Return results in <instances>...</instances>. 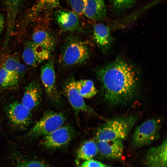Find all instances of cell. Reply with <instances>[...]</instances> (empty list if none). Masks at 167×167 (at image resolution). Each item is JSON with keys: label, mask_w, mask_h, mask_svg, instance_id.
Wrapping results in <instances>:
<instances>
[{"label": "cell", "mask_w": 167, "mask_h": 167, "mask_svg": "<svg viewBox=\"0 0 167 167\" xmlns=\"http://www.w3.org/2000/svg\"><path fill=\"white\" fill-rule=\"evenodd\" d=\"M51 52L43 46L32 41L25 45L22 54V58L28 65L36 67L49 59Z\"/></svg>", "instance_id": "9c48e42d"}, {"label": "cell", "mask_w": 167, "mask_h": 167, "mask_svg": "<svg viewBox=\"0 0 167 167\" xmlns=\"http://www.w3.org/2000/svg\"><path fill=\"white\" fill-rule=\"evenodd\" d=\"M113 10L118 12L127 10L134 5L135 0H109Z\"/></svg>", "instance_id": "44dd1931"}, {"label": "cell", "mask_w": 167, "mask_h": 167, "mask_svg": "<svg viewBox=\"0 0 167 167\" xmlns=\"http://www.w3.org/2000/svg\"><path fill=\"white\" fill-rule=\"evenodd\" d=\"M19 77L16 73L9 72L2 67L0 69V86L9 88L17 85Z\"/></svg>", "instance_id": "ffe728a7"}, {"label": "cell", "mask_w": 167, "mask_h": 167, "mask_svg": "<svg viewBox=\"0 0 167 167\" xmlns=\"http://www.w3.org/2000/svg\"><path fill=\"white\" fill-rule=\"evenodd\" d=\"M105 165L102 162L92 159L86 160L80 167H103Z\"/></svg>", "instance_id": "d4e9b609"}, {"label": "cell", "mask_w": 167, "mask_h": 167, "mask_svg": "<svg viewBox=\"0 0 167 167\" xmlns=\"http://www.w3.org/2000/svg\"><path fill=\"white\" fill-rule=\"evenodd\" d=\"M75 81L73 79H69L64 88V93L70 104L76 114L80 112L95 114L93 110L85 103L84 98L77 90Z\"/></svg>", "instance_id": "30bf717a"}, {"label": "cell", "mask_w": 167, "mask_h": 167, "mask_svg": "<svg viewBox=\"0 0 167 167\" xmlns=\"http://www.w3.org/2000/svg\"><path fill=\"white\" fill-rule=\"evenodd\" d=\"M18 62L14 57H9L5 60L2 67L9 72L17 74L16 70Z\"/></svg>", "instance_id": "603a6c76"}, {"label": "cell", "mask_w": 167, "mask_h": 167, "mask_svg": "<svg viewBox=\"0 0 167 167\" xmlns=\"http://www.w3.org/2000/svg\"><path fill=\"white\" fill-rule=\"evenodd\" d=\"M75 131L70 125H63L51 133L43 136L42 143L50 148L63 147L69 143L73 139Z\"/></svg>", "instance_id": "8992f818"}, {"label": "cell", "mask_w": 167, "mask_h": 167, "mask_svg": "<svg viewBox=\"0 0 167 167\" xmlns=\"http://www.w3.org/2000/svg\"><path fill=\"white\" fill-rule=\"evenodd\" d=\"M4 23L3 16L1 13H0V35L3 30Z\"/></svg>", "instance_id": "83f0119b"}, {"label": "cell", "mask_w": 167, "mask_h": 167, "mask_svg": "<svg viewBox=\"0 0 167 167\" xmlns=\"http://www.w3.org/2000/svg\"><path fill=\"white\" fill-rule=\"evenodd\" d=\"M41 4L46 5L49 7H55L59 5L58 0H43Z\"/></svg>", "instance_id": "4316f807"}, {"label": "cell", "mask_w": 167, "mask_h": 167, "mask_svg": "<svg viewBox=\"0 0 167 167\" xmlns=\"http://www.w3.org/2000/svg\"><path fill=\"white\" fill-rule=\"evenodd\" d=\"M88 0H70L71 6L77 14H83L84 9Z\"/></svg>", "instance_id": "7402d4cb"}, {"label": "cell", "mask_w": 167, "mask_h": 167, "mask_svg": "<svg viewBox=\"0 0 167 167\" xmlns=\"http://www.w3.org/2000/svg\"><path fill=\"white\" fill-rule=\"evenodd\" d=\"M56 20L61 28L65 32H71L78 29L80 23L77 14L67 11H58L55 15Z\"/></svg>", "instance_id": "5bb4252c"}, {"label": "cell", "mask_w": 167, "mask_h": 167, "mask_svg": "<svg viewBox=\"0 0 167 167\" xmlns=\"http://www.w3.org/2000/svg\"><path fill=\"white\" fill-rule=\"evenodd\" d=\"M65 121V117L63 113L47 111L31 128L27 136L32 138L44 136L64 125Z\"/></svg>", "instance_id": "277c9868"}, {"label": "cell", "mask_w": 167, "mask_h": 167, "mask_svg": "<svg viewBox=\"0 0 167 167\" xmlns=\"http://www.w3.org/2000/svg\"><path fill=\"white\" fill-rule=\"evenodd\" d=\"M41 78L49 98L54 102H58L60 100V96L57 88L54 68L52 60H48L42 66Z\"/></svg>", "instance_id": "ba28073f"}, {"label": "cell", "mask_w": 167, "mask_h": 167, "mask_svg": "<svg viewBox=\"0 0 167 167\" xmlns=\"http://www.w3.org/2000/svg\"><path fill=\"white\" fill-rule=\"evenodd\" d=\"M144 161L145 167H167L166 139L159 145L150 148Z\"/></svg>", "instance_id": "8fae6325"}, {"label": "cell", "mask_w": 167, "mask_h": 167, "mask_svg": "<svg viewBox=\"0 0 167 167\" xmlns=\"http://www.w3.org/2000/svg\"><path fill=\"white\" fill-rule=\"evenodd\" d=\"M43 1V0H40V3H41V4L42 2Z\"/></svg>", "instance_id": "4dcf8cb0"}, {"label": "cell", "mask_w": 167, "mask_h": 167, "mask_svg": "<svg viewBox=\"0 0 167 167\" xmlns=\"http://www.w3.org/2000/svg\"><path fill=\"white\" fill-rule=\"evenodd\" d=\"M41 91L36 81L32 82L26 88L21 103L31 111L40 104L41 100Z\"/></svg>", "instance_id": "4fadbf2b"}, {"label": "cell", "mask_w": 167, "mask_h": 167, "mask_svg": "<svg viewBox=\"0 0 167 167\" xmlns=\"http://www.w3.org/2000/svg\"><path fill=\"white\" fill-rule=\"evenodd\" d=\"M136 119L127 116L107 121L97 129L95 138L97 141L125 139L134 125Z\"/></svg>", "instance_id": "7a4b0ae2"}, {"label": "cell", "mask_w": 167, "mask_h": 167, "mask_svg": "<svg viewBox=\"0 0 167 167\" xmlns=\"http://www.w3.org/2000/svg\"><path fill=\"white\" fill-rule=\"evenodd\" d=\"M98 153L96 143L93 140L85 141L80 146L77 152L79 159L87 160L92 159Z\"/></svg>", "instance_id": "ac0fdd59"}, {"label": "cell", "mask_w": 167, "mask_h": 167, "mask_svg": "<svg viewBox=\"0 0 167 167\" xmlns=\"http://www.w3.org/2000/svg\"><path fill=\"white\" fill-rule=\"evenodd\" d=\"M90 55V50L86 42L75 36H70L65 42L59 61L65 66H74L85 62Z\"/></svg>", "instance_id": "3957f363"}, {"label": "cell", "mask_w": 167, "mask_h": 167, "mask_svg": "<svg viewBox=\"0 0 167 167\" xmlns=\"http://www.w3.org/2000/svg\"><path fill=\"white\" fill-rule=\"evenodd\" d=\"M32 42L51 51L54 49L56 41L54 35L49 31L43 28H36L33 32Z\"/></svg>", "instance_id": "e0dca14e"}, {"label": "cell", "mask_w": 167, "mask_h": 167, "mask_svg": "<svg viewBox=\"0 0 167 167\" xmlns=\"http://www.w3.org/2000/svg\"><path fill=\"white\" fill-rule=\"evenodd\" d=\"M96 144L98 152L106 158L118 159L122 156L124 146L121 140L97 141Z\"/></svg>", "instance_id": "7c38bea8"}, {"label": "cell", "mask_w": 167, "mask_h": 167, "mask_svg": "<svg viewBox=\"0 0 167 167\" xmlns=\"http://www.w3.org/2000/svg\"><path fill=\"white\" fill-rule=\"evenodd\" d=\"M6 114L10 122L15 126L21 129L26 128L31 119V111L21 103L14 101L6 107Z\"/></svg>", "instance_id": "52a82bcc"}, {"label": "cell", "mask_w": 167, "mask_h": 167, "mask_svg": "<svg viewBox=\"0 0 167 167\" xmlns=\"http://www.w3.org/2000/svg\"><path fill=\"white\" fill-rule=\"evenodd\" d=\"M161 123L156 118L145 121L137 126L134 131L132 142L133 146L140 147L149 145L159 137Z\"/></svg>", "instance_id": "5b68a950"}, {"label": "cell", "mask_w": 167, "mask_h": 167, "mask_svg": "<svg viewBox=\"0 0 167 167\" xmlns=\"http://www.w3.org/2000/svg\"><path fill=\"white\" fill-rule=\"evenodd\" d=\"M4 2L6 3L14 4L18 3L22 0H3Z\"/></svg>", "instance_id": "f1b7e54d"}, {"label": "cell", "mask_w": 167, "mask_h": 167, "mask_svg": "<svg viewBox=\"0 0 167 167\" xmlns=\"http://www.w3.org/2000/svg\"><path fill=\"white\" fill-rule=\"evenodd\" d=\"M103 167H114L109 166H106L105 165Z\"/></svg>", "instance_id": "f546056e"}, {"label": "cell", "mask_w": 167, "mask_h": 167, "mask_svg": "<svg viewBox=\"0 0 167 167\" xmlns=\"http://www.w3.org/2000/svg\"><path fill=\"white\" fill-rule=\"evenodd\" d=\"M106 13L105 0H88L83 14L91 19L99 20L104 18Z\"/></svg>", "instance_id": "2e32d148"}, {"label": "cell", "mask_w": 167, "mask_h": 167, "mask_svg": "<svg viewBox=\"0 0 167 167\" xmlns=\"http://www.w3.org/2000/svg\"><path fill=\"white\" fill-rule=\"evenodd\" d=\"M75 86L79 93L84 98H91L97 93L94 82L90 79L76 81Z\"/></svg>", "instance_id": "d6986e66"}, {"label": "cell", "mask_w": 167, "mask_h": 167, "mask_svg": "<svg viewBox=\"0 0 167 167\" xmlns=\"http://www.w3.org/2000/svg\"><path fill=\"white\" fill-rule=\"evenodd\" d=\"M93 36L96 43L103 52H106L110 49L113 38L107 26L102 24H96L93 28Z\"/></svg>", "instance_id": "9a60e30c"}, {"label": "cell", "mask_w": 167, "mask_h": 167, "mask_svg": "<svg viewBox=\"0 0 167 167\" xmlns=\"http://www.w3.org/2000/svg\"><path fill=\"white\" fill-rule=\"evenodd\" d=\"M102 87L105 100L110 105L125 104L135 96L138 79L133 67L118 60L96 71Z\"/></svg>", "instance_id": "6da1fadb"}, {"label": "cell", "mask_w": 167, "mask_h": 167, "mask_svg": "<svg viewBox=\"0 0 167 167\" xmlns=\"http://www.w3.org/2000/svg\"><path fill=\"white\" fill-rule=\"evenodd\" d=\"M17 167H48V166L38 161L26 160L19 163Z\"/></svg>", "instance_id": "cb8c5ba5"}, {"label": "cell", "mask_w": 167, "mask_h": 167, "mask_svg": "<svg viewBox=\"0 0 167 167\" xmlns=\"http://www.w3.org/2000/svg\"><path fill=\"white\" fill-rule=\"evenodd\" d=\"M27 69V67L25 65L18 62L16 72L19 77L20 76H23L25 74Z\"/></svg>", "instance_id": "484cf974"}]
</instances>
